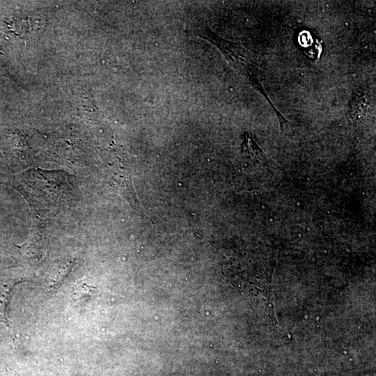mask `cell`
Here are the masks:
<instances>
[{"label":"cell","mask_w":376,"mask_h":376,"mask_svg":"<svg viewBox=\"0 0 376 376\" xmlns=\"http://www.w3.org/2000/svg\"><path fill=\"white\" fill-rule=\"evenodd\" d=\"M194 32L198 37L205 39L217 46L230 64L272 104L260 82L258 65L249 50L240 43L220 37L207 25L199 27Z\"/></svg>","instance_id":"6da1fadb"}]
</instances>
